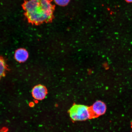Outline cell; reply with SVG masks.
<instances>
[{
  "instance_id": "obj_1",
  "label": "cell",
  "mask_w": 132,
  "mask_h": 132,
  "mask_svg": "<svg viewBox=\"0 0 132 132\" xmlns=\"http://www.w3.org/2000/svg\"><path fill=\"white\" fill-rule=\"evenodd\" d=\"M53 0H28L23 5L28 21L38 25L52 22L54 19L55 6Z\"/></svg>"
},
{
  "instance_id": "obj_2",
  "label": "cell",
  "mask_w": 132,
  "mask_h": 132,
  "mask_svg": "<svg viewBox=\"0 0 132 132\" xmlns=\"http://www.w3.org/2000/svg\"><path fill=\"white\" fill-rule=\"evenodd\" d=\"M69 112L71 119L73 121H84L95 118L91 107L85 105L74 104Z\"/></svg>"
},
{
  "instance_id": "obj_3",
  "label": "cell",
  "mask_w": 132,
  "mask_h": 132,
  "mask_svg": "<svg viewBox=\"0 0 132 132\" xmlns=\"http://www.w3.org/2000/svg\"><path fill=\"white\" fill-rule=\"evenodd\" d=\"M32 97L35 100H41L45 98L47 93V90L44 86L39 85L34 87L32 90Z\"/></svg>"
},
{
  "instance_id": "obj_4",
  "label": "cell",
  "mask_w": 132,
  "mask_h": 132,
  "mask_svg": "<svg viewBox=\"0 0 132 132\" xmlns=\"http://www.w3.org/2000/svg\"><path fill=\"white\" fill-rule=\"evenodd\" d=\"M91 107L95 118L104 114L106 110V105L101 101H97Z\"/></svg>"
},
{
  "instance_id": "obj_5",
  "label": "cell",
  "mask_w": 132,
  "mask_h": 132,
  "mask_svg": "<svg viewBox=\"0 0 132 132\" xmlns=\"http://www.w3.org/2000/svg\"><path fill=\"white\" fill-rule=\"evenodd\" d=\"M29 56L28 52L26 49L20 48L15 51L14 56L16 61L19 63H22L27 60Z\"/></svg>"
},
{
  "instance_id": "obj_6",
  "label": "cell",
  "mask_w": 132,
  "mask_h": 132,
  "mask_svg": "<svg viewBox=\"0 0 132 132\" xmlns=\"http://www.w3.org/2000/svg\"><path fill=\"white\" fill-rule=\"evenodd\" d=\"M9 70V67L5 59L0 55V80L6 76Z\"/></svg>"
},
{
  "instance_id": "obj_7",
  "label": "cell",
  "mask_w": 132,
  "mask_h": 132,
  "mask_svg": "<svg viewBox=\"0 0 132 132\" xmlns=\"http://www.w3.org/2000/svg\"><path fill=\"white\" fill-rule=\"evenodd\" d=\"M70 0H54L56 4L59 6H65L67 5Z\"/></svg>"
},
{
  "instance_id": "obj_8",
  "label": "cell",
  "mask_w": 132,
  "mask_h": 132,
  "mask_svg": "<svg viewBox=\"0 0 132 132\" xmlns=\"http://www.w3.org/2000/svg\"><path fill=\"white\" fill-rule=\"evenodd\" d=\"M8 128L6 127H3L0 129V132H7Z\"/></svg>"
},
{
  "instance_id": "obj_9",
  "label": "cell",
  "mask_w": 132,
  "mask_h": 132,
  "mask_svg": "<svg viewBox=\"0 0 132 132\" xmlns=\"http://www.w3.org/2000/svg\"><path fill=\"white\" fill-rule=\"evenodd\" d=\"M127 2L129 3H132V0H125Z\"/></svg>"
}]
</instances>
